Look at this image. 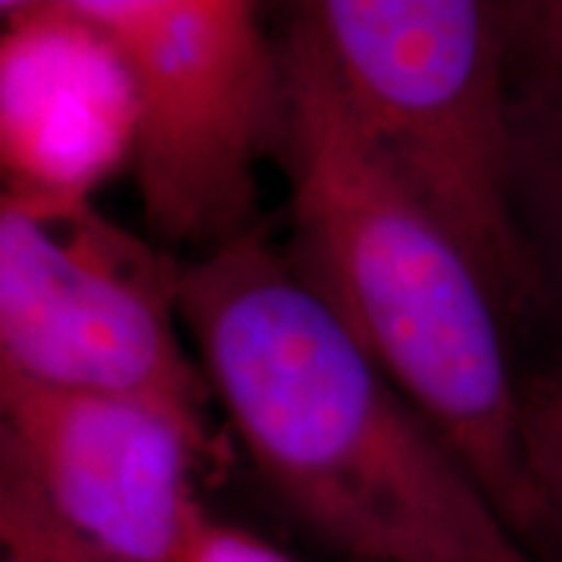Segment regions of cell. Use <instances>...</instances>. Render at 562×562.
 Returning <instances> with one entry per match:
<instances>
[{
    "mask_svg": "<svg viewBox=\"0 0 562 562\" xmlns=\"http://www.w3.org/2000/svg\"><path fill=\"white\" fill-rule=\"evenodd\" d=\"M350 110L479 262L503 313L538 291L516 206L506 0H294Z\"/></svg>",
    "mask_w": 562,
    "mask_h": 562,
    "instance_id": "3",
    "label": "cell"
},
{
    "mask_svg": "<svg viewBox=\"0 0 562 562\" xmlns=\"http://www.w3.org/2000/svg\"><path fill=\"white\" fill-rule=\"evenodd\" d=\"M179 562H297L279 547L260 541L257 535L235 528V525L216 522L206 516V522L198 528L194 541L181 553Z\"/></svg>",
    "mask_w": 562,
    "mask_h": 562,
    "instance_id": "12",
    "label": "cell"
},
{
    "mask_svg": "<svg viewBox=\"0 0 562 562\" xmlns=\"http://www.w3.org/2000/svg\"><path fill=\"white\" fill-rule=\"evenodd\" d=\"M179 262L157 257L91 203L0 206V375L128 394L203 419L210 384L181 341Z\"/></svg>",
    "mask_w": 562,
    "mask_h": 562,
    "instance_id": "5",
    "label": "cell"
},
{
    "mask_svg": "<svg viewBox=\"0 0 562 562\" xmlns=\"http://www.w3.org/2000/svg\"><path fill=\"white\" fill-rule=\"evenodd\" d=\"M516 206L538 269L562 294V101H519Z\"/></svg>",
    "mask_w": 562,
    "mask_h": 562,
    "instance_id": "8",
    "label": "cell"
},
{
    "mask_svg": "<svg viewBox=\"0 0 562 562\" xmlns=\"http://www.w3.org/2000/svg\"><path fill=\"white\" fill-rule=\"evenodd\" d=\"M125 66L147 225L198 250L254 225L257 169L281 150L284 66L262 0H60Z\"/></svg>",
    "mask_w": 562,
    "mask_h": 562,
    "instance_id": "4",
    "label": "cell"
},
{
    "mask_svg": "<svg viewBox=\"0 0 562 562\" xmlns=\"http://www.w3.org/2000/svg\"><path fill=\"white\" fill-rule=\"evenodd\" d=\"M0 543L3 562H110L76 541L32 491L0 472Z\"/></svg>",
    "mask_w": 562,
    "mask_h": 562,
    "instance_id": "11",
    "label": "cell"
},
{
    "mask_svg": "<svg viewBox=\"0 0 562 562\" xmlns=\"http://www.w3.org/2000/svg\"><path fill=\"white\" fill-rule=\"evenodd\" d=\"M0 472L110 562H179L206 509V419L150 397L57 391L0 375Z\"/></svg>",
    "mask_w": 562,
    "mask_h": 562,
    "instance_id": "6",
    "label": "cell"
},
{
    "mask_svg": "<svg viewBox=\"0 0 562 562\" xmlns=\"http://www.w3.org/2000/svg\"><path fill=\"white\" fill-rule=\"evenodd\" d=\"M135 88L113 47L60 0L7 22L0 54L3 203L57 213L132 162Z\"/></svg>",
    "mask_w": 562,
    "mask_h": 562,
    "instance_id": "7",
    "label": "cell"
},
{
    "mask_svg": "<svg viewBox=\"0 0 562 562\" xmlns=\"http://www.w3.org/2000/svg\"><path fill=\"white\" fill-rule=\"evenodd\" d=\"M176 294L210 394L316 538L362 562H541L260 225L179 262Z\"/></svg>",
    "mask_w": 562,
    "mask_h": 562,
    "instance_id": "1",
    "label": "cell"
},
{
    "mask_svg": "<svg viewBox=\"0 0 562 562\" xmlns=\"http://www.w3.org/2000/svg\"><path fill=\"white\" fill-rule=\"evenodd\" d=\"M519 101H562V0H506Z\"/></svg>",
    "mask_w": 562,
    "mask_h": 562,
    "instance_id": "10",
    "label": "cell"
},
{
    "mask_svg": "<svg viewBox=\"0 0 562 562\" xmlns=\"http://www.w3.org/2000/svg\"><path fill=\"white\" fill-rule=\"evenodd\" d=\"M281 66L294 262L460 453L509 528L528 547L547 541L497 294L294 25Z\"/></svg>",
    "mask_w": 562,
    "mask_h": 562,
    "instance_id": "2",
    "label": "cell"
},
{
    "mask_svg": "<svg viewBox=\"0 0 562 562\" xmlns=\"http://www.w3.org/2000/svg\"><path fill=\"white\" fill-rule=\"evenodd\" d=\"M519 425L547 541H562V362L522 379Z\"/></svg>",
    "mask_w": 562,
    "mask_h": 562,
    "instance_id": "9",
    "label": "cell"
},
{
    "mask_svg": "<svg viewBox=\"0 0 562 562\" xmlns=\"http://www.w3.org/2000/svg\"><path fill=\"white\" fill-rule=\"evenodd\" d=\"M41 3H47V0H0V10H3V20H16L22 13H29V10H35Z\"/></svg>",
    "mask_w": 562,
    "mask_h": 562,
    "instance_id": "13",
    "label": "cell"
}]
</instances>
